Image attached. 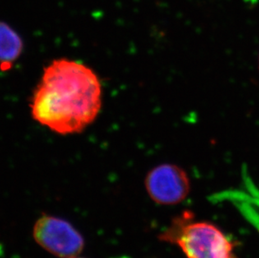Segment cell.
<instances>
[{
	"label": "cell",
	"instance_id": "5b68a950",
	"mask_svg": "<svg viewBox=\"0 0 259 258\" xmlns=\"http://www.w3.org/2000/svg\"><path fill=\"white\" fill-rule=\"evenodd\" d=\"M24 43L20 34L8 25L0 21V67L7 71L22 54Z\"/></svg>",
	"mask_w": 259,
	"mask_h": 258
},
{
	"label": "cell",
	"instance_id": "277c9868",
	"mask_svg": "<svg viewBox=\"0 0 259 258\" xmlns=\"http://www.w3.org/2000/svg\"><path fill=\"white\" fill-rule=\"evenodd\" d=\"M145 188L152 200L159 205H177L191 192V181L183 168L174 163H162L147 174Z\"/></svg>",
	"mask_w": 259,
	"mask_h": 258
},
{
	"label": "cell",
	"instance_id": "8992f818",
	"mask_svg": "<svg viewBox=\"0 0 259 258\" xmlns=\"http://www.w3.org/2000/svg\"><path fill=\"white\" fill-rule=\"evenodd\" d=\"M68 258H84V257H77V256H72V257H68Z\"/></svg>",
	"mask_w": 259,
	"mask_h": 258
},
{
	"label": "cell",
	"instance_id": "52a82bcc",
	"mask_svg": "<svg viewBox=\"0 0 259 258\" xmlns=\"http://www.w3.org/2000/svg\"><path fill=\"white\" fill-rule=\"evenodd\" d=\"M258 67H259V60H258Z\"/></svg>",
	"mask_w": 259,
	"mask_h": 258
},
{
	"label": "cell",
	"instance_id": "7a4b0ae2",
	"mask_svg": "<svg viewBox=\"0 0 259 258\" xmlns=\"http://www.w3.org/2000/svg\"><path fill=\"white\" fill-rule=\"evenodd\" d=\"M159 238L179 246L186 258H237L225 234L212 223L196 221L188 210L174 218Z\"/></svg>",
	"mask_w": 259,
	"mask_h": 258
},
{
	"label": "cell",
	"instance_id": "6da1fadb",
	"mask_svg": "<svg viewBox=\"0 0 259 258\" xmlns=\"http://www.w3.org/2000/svg\"><path fill=\"white\" fill-rule=\"evenodd\" d=\"M102 85L95 72L76 61L58 59L45 69L32 99V117L57 134H78L96 119Z\"/></svg>",
	"mask_w": 259,
	"mask_h": 258
},
{
	"label": "cell",
	"instance_id": "3957f363",
	"mask_svg": "<svg viewBox=\"0 0 259 258\" xmlns=\"http://www.w3.org/2000/svg\"><path fill=\"white\" fill-rule=\"evenodd\" d=\"M33 238L40 247L61 258L78 256L85 241L70 222L51 214H42L33 227Z\"/></svg>",
	"mask_w": 259,
	"mask_h": 258
}]
</instances>
